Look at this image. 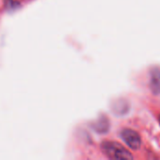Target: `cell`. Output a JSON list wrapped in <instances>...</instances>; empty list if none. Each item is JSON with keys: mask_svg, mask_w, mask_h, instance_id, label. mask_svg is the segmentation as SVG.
<instances>
[{"mask_svg": "<svg viewBox=\"0 0 160 160\" xmlns=\"http://www.w3.org/2000/svg\"><path fill=\"white\" fill-rule=\"evenodd\" d=\"M101 149L103 153L111 159H133V156L130 154V152L122 144L116 142H104L101 144Z\"/></svg>", "mask_w": 160, "mask_h": 160, "instance_id": "1", "label": "cell"}, {"mask_svg": "<svg viewBox=\"0 0 160 160\" xmlns=\"http://www.w3.org/2000/svg\"><path fill=\"white\" fill-rule=\"evenodd\" d=\"M159 123H160V115H159Z\"/></svg>", "mask_w": 160, "mask_h": 160, "instance_id": "4", "label": "cell"}, {"mask_svg": "<svg viewBox=\"0 0 160 160\" xmlns=\"http://www.w3.org/2000/svg\"><path fill=\"white\" fill-rule=\"evenodd\" d=\"M122 139L124 142L133 150H138L142 145V139L140 135L132 129L126 128L121 132Z\"/></svg>", "mask_w": 160, "mask_h": 160, "instance_id": "2", "label": "cell"}, {"mask_svg": "<svg viewBox=\"0 0 160 160\" xmlns=\"http://www.w3.org/2000/svg\"><path fill=\"white\" fill-rule=\"evenodd\" d=\"M150 89L155 95L160 94V67L154 68L150 72Z\"/></svg>", "mask_w": 160, "mask_h": 160, "instance_id": "3", "label": "cell"}]
</instances>
